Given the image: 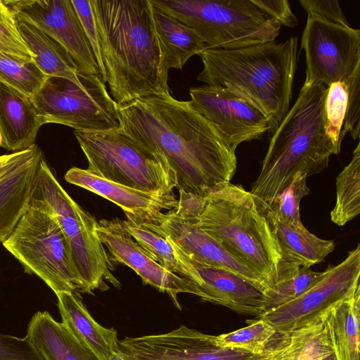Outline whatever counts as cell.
<instances>
[{"label": "cell", "mask_w": 360, "mask_h": 360, "mask_svg": "<svg viewBox=\"0 0 360 360\" xmlns=\"http://www.w3.org/2000/svg\"><path fill=\"white\" fill-rule=\"evenodd\" d=\"M360 212V143L353 151L349 163L336 178V202L331 221L344 226Z\"/></svg>", "instance_id": "cell-28"}, {"label": "cell", "mask_w": 360, "mask_h": 360, "mask_svg": "<svg viewBox=\"0 0 360 360\" xmlns=\"http://www.w3.org/2000/svg\"><path fill=\"white\" fill-rule=\"evenodd\" d=\"M42 158L41 149L34 144L26 150L18 163L0 179L1 243L11 234L29 206L34 176Z\"/></svg>", "instance_id": "cell-19"}, {"label": "cell", "mask_w": 360, "mask_h": 360, "mask_svg": "<svg viewBox=\"0 0 360 360\" xmlns=\"http://www.w3.org/2000/svg\"><path fill=\"white\" fill-rule=\"evenodd\" d=\"M117 110L123 131L167 159L179 191L204 197L231 183L236 150L190 101L154 95L117 105Z\"/></svg>", "instance_id": "cell-1"}, {"label": "cell", "mask_w": 360, "mask_h": 360, "mask_svg": "<svg viewBox=\"0 0 360 360\" xmlns=\"http://www.w3.org/2000/svg\"><path fill=\"white\" fill-rule=\"evenodd\" d=\"M323 274L301 266L290 278L265 290L264 312L293 300L317 283Z\"/></svg>", "instance_id": "cell-31"}, {"label": "cell", "mask_w": 360, "mask_h": 360, "mask_svg": "<svg viewBox=\"0 0 360 360\" xmlns=\"http://www.w3.org/2000/svg\"><path fill=\"white\" fill-rule=\"evenodd\" d=\"M321 360H338L335 351V347L332 351L324 355Z\"/></svg>", "instance_id": "cell-41"}, {"label": "cell", "mask_w": 360, "mask_h": 360, "mask_svg": "<svg viewBox=\"0 0 360 360\" xmlns=\"http://www.w3.org/2000/svg\"><path fill=\"white\" fill-rule=\"evenodd\" d=\"M347 89V101L341 136L343 141L347 134L354 140L360 135V65L345 80Z\"/></svg>", "instance_id": "cell-35"}, {"label": "cell", "mask_w": 360, "mask_h": 360, "mask_svg": "<svg viewBox=\"0 0 360 360\" xmlns=\"http://www.w3.org/2000/svg\"><path fill=\"white\" fill-rule=\"evenodd\" d=\"M110 360H127L119 352L115 354Z\"/></svg>", "instance_id": "cell-42"}, {"label": "cell", "mask_w": 360, "mask_h": 360, "mask_svg": "<svg viewBox=\"0 0 360 360\" xmlns=\"http://www.w3.org/2000/svg\"><path fill=\"white\" fill-rule=\"evenodd\" d=\"M82 75V83L49 77L31 100L41 124L55 123L78 131L121 129L117 104L101 75Z\"/></svg>", "instance_id": "cell-10"}, {"label": "cell", "mask_w": 360, "mask_h": 360, "mask_svg": "<svg viewBox=\"0 0 360 360\" xmlns=\"http://www.w3.org/2000/svg\"><path fill=\"white\" fill-rule=\"evenodd\" d=\"M301 49L306 58L304 82L328 86L345 81L360 65V30L308 16Z\"/></svg>", "instance_id": "cell-11"}, {"label": "cell", "mask_w": 360, "mask_h": 360, "mask_svg": "<svg viewBox=\"0 0 360 360\" xmlns=\"http://www.w3.org/2000/svg\"><path fill=\"white\" fill-rule=\"evenodd\" d=\"M307 174L297 173L289 186L269 205L275 218L292 226L302 224L300 205L301 200L309 193Z\"/></svg>", "instance_id": "cell-32"}, {"label": "cell", "mask_w": 360, "mask_h": 360, "mask_svg": "<svg viewBox=\"0 0 360 360\" xmlns=\"http://www.w3.org/2000/svg\"><path fill=\"white\" fill-rule=\"evenodd\" d=\"M48 78L34 61L0 52V81L29 98L39 91Z\"/></svg>", "instance_id": "cell-29"}, {"label": "cell", "mask_w": 360, "mask_h": 360, "mask_svg": "<svg viewBox=\"0 0 360 360\" xmlns=\"http://www.w3.org/2000/svg\"><path fill=\"white\" fill-rule=\"evenodd\" d=\"M152 14L168 70L182 69L192 56L198 55L206 47L203 40L193 29L174 17L153 6Z\"/></svg>", "instance_id": "cell-25"}, {"label": "cell", "mask_w": 360, "mask_h": 360, "mask_svg": "<svg viewBox=\"0 0 360 360\" xmlns=\"http://www.w3.org/2000/svg\"><path fill=\"white\" fill-rule=\"evenodd\" d=\"M328 86L304 82L297 99L270 136L252 193L270 205L297 173L321 172L340 148L326 131L325 101Z\"/></svg>", "instance_id": "cell-5"}, {"label": "cell", "mask_w": 360, "mask_h": 360, "mask_svg": "<svg viewBox=\"0 0 360 360\" xmlns=\"http://www.w3.org/2000/svg\"><path fill=\"white\" fill-rule=\"evenodd\" d=\"M41 126L31 98L0 81L1 147L13 153L32 147Z\"/></svg>", "instance_id": "cell-20"}, {"label": "cell", "mask_w": 360, "mask_h": 360, "mask_svg": "<svg viewBox=\"0 0 360 360\" xmlns=\"http://www.w3.org/2000/svg\"><path fill=\"white\" fill-rule=\"evenodd\" d=\"M275 218V217H274ZM278 241L289 264L298 270L322 262L335 248L334 241L318 238L303 224L292 226L275 218Z\"/></svg>", "instance_id": "cell-27"}, {"label": "cell", "mask_w": 360, "mask_h": 360, "mask_svg": "<svg viewBox=\"0 0 360 360\" xmlns=\"http://www.w3.org/2000/svg\"><path fill=\"white\" fill-rule=\"evenodd\" d=\"M249 325L240 329L217 335L226 347L260 354L268 350L277 340L278 333L268 322L260 319L249 320Z\"/></svg>", "instance_id": "cell-30"}, {"label": "cell", "mask_w": 360, "mask_h": 360, "mask_svg": "<svg viewBox=\"0 0 360 360\" xmlns=\"http://www.w3.org/2000/svg\"><path fill=\"white\" fill-rule=\"evenodd\" d=\"M96 233L110 253V260L130 267L141 278L144 284L167 293L179 309H181L177 298L179 293L196 295L193 285L166 270L153 259L134 240L120 219L100 220Z\"/></svg>", "instance_id": "cell-15"}, {"label": "cell", "mask_w": 360, "mask_h": 360, "mask_svg": "<svg viewBox=\"0 0 360 360\" xmlns=\"http://www.w3.org/2000/svg\"><path fill=\"white\" fill-rule=\"evenodd\" d=\"M262 13L276 21L281 26L296 27L299 21L287 0H252Z\"/></svg>", "instance_id": "cell-39"}, {"label": "cell", "mask_w": 360, "mask_h": 360, "mask_svg": "<svg viewBox=\"0 0 360 360\" xmlns=\"http://www.w3.org/2000/svg\"><path fill=\"white\" fill-rule=\"evenodd\" d=\"M105 82L117 105L170 94L150 0H91Z\"/></svg>", "instance_id": "cell-3"}, {"label": "cell", "mask_w": 360, "mask_h": 360, "mask_svg": "<svg viewBox=\"0 0 360 360\" xmlns=\"http://www.w3.org/2000/svg\"><path fill=\"white\" fill-rule=\"evenodd\" d=\"M0 52L25 61H33L17 27V20L4 0H0Z\"/></svg>", "instance_id": "cell-34"}, {"label": "cell", "mask_w": 360, "mask_h": 360, "mask_svg": "<svg viewBox=\"0 0 360 360\" xmlns=\"http://www.w3.org/2000/svg\"><path fill=\"white\" fill-rule=\"evenodd\" d=\"M193 29L207 47L238 49L274 42L281 25L252 0H150Z\"/></svg>", "instance_id": "cell-7"}, {"label": "cell", "mask_w": 360, "mask_h": 360, "mask_svg": "<svg viewBox=\"0 0 360 360\" xmlns=\"http://www.w3.org/2000/svg\"><path fill=\"white\" fill-rule=\"evenodd\" d=\"M122 223L134 240L153 259L166 270L190 281L195 288L200 283V276L191 259L177 245L136 219L126 217Z\"/></svg>", "instance_id": "cell-23"}, {"label": "cell", "mask_w": 360, "mask_h": 360, "mask_svg": "<svg viewBox=\"0 0 360 360\" xmlns=\"http://www.w3.org/2000/svg\"><path fill=\"white\" fill-rule=\"evenodd\" d=\"M189 93L192 107L217 127L234 150L269 130L267 118L258 108L225 88L204 84L191 87Z\"/></svg>", "instance_id": "cell-14"}, {"label": "cell", "mask_w": 360, "mask_h": 360, "mask_svg": "<svg viewBox=\"0 0 360 360\" xmlns=\"http://www.w3.org/2000/svg\"><path fill=\"white\" fill-rule=\"evenodd\" d=\"M71 1L92 49L98 66L100 75L105 83V71L102 61L96 25L91 0H71Z\"/></svg>", "instance_id": "cell-36"}, {"label": "cell", "mask_w": 360, "mask_h": 360, "mask_svg": "<svg viewBox=\"0 0 360 360\" xmlns=\"http://www.w3.org/2000/svg\"><path fill=\"white\" fill-rule=\"evenodd\" d=\"M65 179L112 202L122 208L126 217L143 219L163 210H172L178 205L174 192L138 190L100 177L87 169L73 167L67 171Z\"/></svg>", "instance_id": "cell-18"}, {"label": "cell", "mask_w": 360, "mask_h": 360, "mask_svg": "<svg viewBox=\"0 0 360 360\" xmlns=\"http://www.w3.org/2000/svg\"><path fill=\"white\" fill-rule=\"evenodd\" d=\"M26 150L0 155V179L18 163Z\"/></svg>", "instance_id": "cell-40"}, {"label": "cell", "mask_w": 360, "mask_h": 360, "mask_svg": "<svg viewBox=\"0 0 360 360\" xmlns=\"http://www.w3.org/2000/svg\"><path fill=\"white\" fill-rule=\"evenodd\" d=\"M191 260L200 276L196 296L239 314L257 318L264 314L263 285L233 271Z\"/></svg>", "instance_id": "cell-17"}, {"label": "cell", "mask_w": 360, "mask_h": 360, "mask_svg": "<svg viewBox=\"0 0 360 360\" xmlns=\"http://www.w3.org/2000/svg\"><path fill=\"white\" fill-rule=\"evenodd\" d=\"M2 245L25 272L37 276L55 294L61 291L84 292V283L69 243L51 214L29 203Z\"/></svg>", "instance_id": "cell-9"}, {"label": "cell", "mask_w": 360, "mask_h": 360, "mask_svg": "<svg viewBox=\"0 0 360 360\" xmlns=\"http://www.w3.org/2000/svg\"><path fill=\"white\" fill-rule=\"evenodd\" d=\"M62 323L99 360H110L119 352L117 333L97 323L89 314L77 291L56 293Z\"/></svg>", "instance_id": "cell-21"}, {"label": "cell", "mask_w": 360, "mask_h": 360, "mask_svg": "<svg viewBox=\"0 0 360 360\" xmlns=\"http://www.w3.org/2000/svg\"><path fill=\"white\" fill-rule=\"evenodd\" d=\"M308 16H313L329 23L350 27L338 1L300 0Z\"/></svg>", "instance_id": "cell-38"}, {"label": "cell", "mask_w": 360, "mask_h": 360, "mask_svg": "<svg viewBox=\"0 0 360 360\" xmlns=\"http://www.w3.org/2000/svg\"><path fill=\"white\" fill-rule=\"evenodd\" d=\"M26 337L44 360H99L62 322L46 311L32 316Z\"/></svg>", "instance_id": "cell-22"}, {"label": "cell", "mask_w": 360, "mask_h": 360, "mask_svg": "<svg viewBox=\"0 0 360 360\" xmlns=\"http://www.w3.org/2000/svg\"><path fill=\"white\" fill-rule=\"evenodd\" d=\"M17 27L25 45L33 55V61L49 77L82 83V75L66 50L37 27L16 18Z\"/></svg>", "instance_id": "cell-24"}, {"label": "cell", "mask_w": 360, "mask_h": 360, "mask_svg": "<svg viewBox=\"0 0 360 360\" xmlns=\"http://www.w3.org/2000/svg\"><path fill=\"white\" fill-rule=\"evenodd\" d=\"M30 204L51 214L69 243L74 262L84 283V292L108 289L106 281L120 283L96 233L98 221L65 191L44 158L34 176Z\"/></svg>", "instance_id": "cell-6"}, {"label": "cell", "mask_w": 360, "mask_h": 360, "mask_svg": "<svg viewBox=\"0 0 360 360\" xmlns=\"http://www.w3.org/2000/svg\"><path fill=\"white\" fill-rule=\"evenodd\" d=\"M0 360H44L28 338L0 334Z\"/></svg>", "instance_id": "cell-37"}, {"label": "cell", "mask_w": 360, "mask_h": 360, "mask_svg": "<svg viewBox=\"0 0 360 360\" xmlns=\"http://www.w3.org/2000/svg\"><path fill=\"white\" fill-rule=\"evenodd\" d=\"M179 193L172 210L192 219L253 272L266 289L299 270L284 257L269 205L250 191L229 183L204 197Z\"/></svg>", "instance_id": "cell-2"}, {"label": "cell", "mask_w": 360, "mask_h": 360, "mask_svg": "<svg viewBox=\"0 0 360 360\" xmlns=\"http://www.w3.org/2000/svg\"><path fill=\"white\" fill-rule=\"evenodd\" d=\"M4 1L15 18L37 27L60 44L80 73L100 75L92 49L71 0Z\"/></svg>", "instance_id": "cell-13"}, {"label": "cell", "mask_w": 360, "mask_h": 360, "mask_svg": "<svg viewBox=\"0 0 360 360\" xmlns=\"http://www.w3.org/2000/svg\"><path fill=\"white\" fill-rule=\"evenodd\" d=\"M1 146V134H0V147Z\"/></svg>", "instance_id": "cell-43"}, {"label": "cell", "mask_w": 360, "mask_h": 360, "mask_svg": "<svg viewBox=\"0 0 360 360\" xmlns=\"http://www.w3.org/2000/svg\"><path fill=\"white\" fill-rule=\"evenodd\" d=\"M347 89L345 81L328 86L325 101L326 131L332 141L341 148V131L345 117Z\"/></svg>", "instance_id": "cell-33"}, {"label": "cell", "mask_w": 360, "mask_h": 360, "mask_svg": "<svg viewBox=\"0 0 360 360\" xmlns=\"http://www.w3.org/2000/svg\"><path fill=\"white\" fill-rule=\"evenodd\" d=\"M360 288L330 307L328 321L338 360H359Z\"/></svg>", "instance_id": "cell-26"}, {"label": "cell", "mask_w": 360, "mask_h": 360, "mask_svg": "<svg viewBox=\"0 0 360 360\" xmlns=\"http://www.w3.org/2000/svg\"><path fill=\"white\" fill-rule=\"evenodd\" d=\"M297 47V37L231 50L206 46L198 54L203 68L197 79L225 88L258 108L268 120L271 136L289 110Z\"/></svg>", "instance_id": "cell-4"}, {"label": "cell", "mask_w": 360, "mask_h": 360, "mask_svg": "<svg viewBox=\"0 0 360 360\" xmlns=\"http://www.w3.org/2000/svg\"><path fill=\"white\" fill-rule=\"evenodd\" d=\"M74 134L88 161L87 169L95 175L151 193H169L177 188L176 174L167 159L122 129Z\"/></svg>", "instance_id": "cell-8"}, {"label": "cell", "mask_w": 360, "mask_h": 360, "mask_svg": "<svg viewBox=\"0 0 360 360\" xmlns=\"http://www.w3.org/2000/svg\"><path fill=\"white\" fill-rule=\"evenodd\" d=\"M360 245L337 265H328L321 279L296 299L257 319L278 333H288L321 314L360 288Z\"/></svg>", "instance_id": "cell-12"}, {"label": "cell", "mask_w": 360, "mask_h": 360, "mask_svg": "<svg viewBox=\"0 0 360 360\" xmlns=\"http://www.w3.org/2000/svg\"><path fill=\"white\" fill-rule=\"evenodd\" d=\"M136 219L169 238L191 259L233 271L266 288L253 272L230 255L190 218L169 210L158 212L143 219Z\"/></svg>", "instance_id": "cell-16"}]
</instances>
